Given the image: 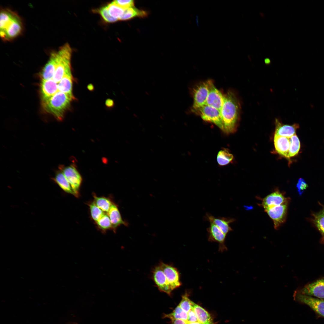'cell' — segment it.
<instances>
[{
    "label": "cell",
    "instance_id": "obj_41",
    "mask_svg": "<svg viewBox=\"0 0 324 324\" xmlns=\"http://www.w3.org/2000/svg\"><path fill=\"white\" fill-rule=\"evenodd\" d=\"M320 213L324 215V208L322 210Z\"/></svg>",
    "mask_w": 324,
    "mask_h": 324
},
{
    "label": "cell",
    "instance_id": "obj_8",
    "mask_svg": "<svg viewBox=\"0 0 324 324\" xmlns=\"http://www.w3.org/2000/svg\"><path fill=\"white\" fill-rule=\"evenodd\" d=\"M62 172L70 184L76 195V197H79L80 188L82 182L81 175L73 166L65 167L63 169Z\"/></svg>",
    "mask_w": 324,
    "mask_h": 324
},
{
    "label": "cell",
    "instance_id": "obj_37",
    "mask_svg": "<svg viewBox=\"0 0 324 324\" xmlns=\"http://www.w3.org/2000/svg\"><path fill=\"white\" fill-rule=\"evenodd\" d=\"M188 314L187 322H199L196 314L192 308L188 313Z\"/></svg>",
    "mask_w": 324,
    "mask_h": 324
},
{
    "label": "cell",
    "instance_id": "obj_12",
    "mask_svg": "<svg viewBox=\"0 0 324 324\" xmlns=\"http://www.w3.org/2000/svg\"><path fill=\"white\" fill-rule=\"evenodd\" d=\"M210 223L209 226L207 229L208 241L218 242L219 244V251L223 252L227 250V249L225 244L226 235L215 225Z\"/></svg>",
    "mask_w": 324,
    "mask_h": 324
},
{
    "label": "cell",
    "instance_id": "obj_34",
    "mask_svg": "<svg viewBox=\"0 0 324 324\" xmlns=\"http://www.w3.org/2000/svg\"><path fill=\"white\" fill-rule=\"evenodd\" d=\"M314 222L319 230L324 235V215L320 213L314 215Z\"/></svg>",
    "mask_w": 324,
    "mask_h": 324
},
{
    "label": "cell",
    "instance_id": "obj_22",
    "mask_svg": "<svg viewBox=\"0 0 324 324\" xmlns=\"http://www.w3.org/2000/svg\"><path fill=\"white\" fill-rule=\"evenodd\" d=\"M73 77L71 74L65 75L58 83V92H61L72 96Z\"/></svg>",
    "mask_w": 324,
    "mask_h": 324
},
{
    "label": "cell",
    "instance_id": "obj_2",
    "mask_svg": "<svg viewBox=\"0 0 324 324\" xmlns=\"http://www.w3.org/2000/svg\"><path fill=\"white\" fill-rule=\"evenodd\" d=\"M23 29L21 18L16 12L8 8L1 9L0 34L3 41H10L21 34Z\"/></svg>",
    "mask_w": 324,
    "mask_h": 324
},
{
    "label": "cell",
    "instance_id": "obj_10",
    "mask_svg": "<svg viewBox=\"0 0 324 324\" xmlns=\"http://www.w3.org/2000/svg\"><path fill=\"white\" fill-rule=\"evenodd\" d=\"M297 292L319 298L324 299V278L296 290Z\"/></svg>",
    "mask_w": 324,
    "mask_h": 324
},
{
    "label": "cell",
    "instance_id": "obj_36",
    "mask_svg": "<svg viewBox=\"0 0 324 324\" xmlns=\"http://www.w3.org/2000/svg\"><path fill=\"white\" fill-rule=\"evenodd\" d=\"M296 187L299 194L301 195L308 188V185L304 179L300 178L298 180Z\"/></svg>",
    "mask_w": 324,
    "mask_h": 324
},
{
    "label": "cell",
    "instance_id": "obj_26",
    "mask_svg": "<svg viewBox=\"0 0 324 324\" xmlns=\"http://www.w3.org/2000/svg\"><path fill=\"white\" fill-rule=\"evenodd\" d=\"M290 146L287 157L288 158L297 154L300 148V142L296 134L290 138Z\"/></svg>",
    "mask_w": 324,
    "mask_h": 324
},
{
    "label": "cell",
    "instance_id": "obj_39",
    "mask_svg": "<svg viewBox=\"0 0 324 324\" xmlns=\"http://www.w3.org/2000/svg\"><path fill=\"white\" fill-rule=\"evenodd\" d=\"M106 104L108 106H111L113 105V102L112 100L108 99L106 101Z\"/></svg>",
    "mask_w": 324,
    "mask_h": 324
},
{
    "label": "cell",
    "instance_id": "obj_23",
    "mask_svg": "<svg viewBox=\"0 0 324 324\" xmlns=\"http://www.w3.org/2000/svg\"><path fill=\"white\" fill-rule=\"evenodd\" d=\"M54 180L60 188L65 192L72 194L76 197L71 187L62 171L57 172L54 178Z\"/></svg>",
    "mask_w": 324,
    "mask_h": 324
},
{
    "label": "cell",
    "instance_id": "obj_33",
    "mask_svg": "<svg viewBox=\"0 0 324 324\" xmlns=\"http://www.w3.org/2000/svg\"><path fill=\"white\" fill-rule=\"evenodd\" d=\"M98 12L103 19L108 22H113L117 21L118 20L111 16L109 14L107 7L106 6L100 8L98 10Z\"/></svg>",
    "mask_w": 324,
    "mask_h": 324
},
{
    "label": "cell",
    "instance_id": "obj_25",
    "mask_svg": "<svg viewBox=\"0 0 324 324\" xmlns=\"http://www.w3.org/2000/svg\"><path fill=\"white\" fill-rule=\"evenodd\" d=\"M147 14L146 12L133 7L125 10L123 14L119 20H126L136 16L145 17Z\"/></svg>",
    "mask_w": 324,
    "mask_h": 324
},
{
    "label": "cell",
    "instance_id": "obj_16",
    "mask_svg": "<svg viewBox=\"0 0 324 324\" xmlns=\"http://www.w3.org/2000/svg\"><path fill=\"white\" fill-rule=\"evenodd\" d=\"M50 55L48 62L41 72V80H47L51 79L56 69L58 60L57 50L52 51L50 52Z\"/></svg>",
    "mask_w": 324,
    "mask_h": 324
},
{
    "label": "cell",
    "instance_id": "obj_11",
    "mask_svg": "<svg viewBox=\"0 0 324 324\" xmlns=\"http://www.w3.org/2000/svg\"><path fill=\"white\" fill-rule=\"evenodd\" d=\"M224 98L223 95L215 86L213 81L209 80V88L205 104L214 107L220 111Z\"/></svg>",
    "mask_w": 324,
    "mask_h": 324
},
{
    "label": "cell",
    "instance_id": "obj_1",
    "mask_svg": "<svg viewBox=\"0 0 324 324\" xmlns=\"http://www.w3.org/2000/svg\"><path fill=\"white\" fill-rule=\"evenodd\" d=\"M224 95L220 111L224 131L227 134L235 132L239 118L240 105L235 93L230 90Z\"/></svg>",
    "mask_w": 324,
    "mask_h": 324
},
{
    "label": "cell",
    "instance_id": "obj_5",
    "mask_svg": "<svg viewBox=\"0 0 324 324\" xmlns=\"http://www.w3.org/2000/svg\"><path fill=\"white\" fill-rule=\"evenodd\" d=\"M209 88V80L199 82L193 88L192 94L193 103L191 110L205 104Z\"/></svg>",
    "mask_w": 324,
    "mask_h": 324
},
{
    "label": "cell",
    "instance_id": "obj_13",
    "mask_svg": "<svg viewBox=\"0 0 324 324\" xmlns=\"http://www.w3.org/2000/svg\"><path fill=\"white\" fill-rule=\"evenodd\" d=\"M152 278L159 290L171 295L172 290L167 282L166 276L160 266H155L152 270Z\"/></svg>",
    "mask_w": 324,
    "mask_h": 324
},
{
    "label": "cell",
    "instance_id": "obj_18",
    "mask_svg": "<svg viewBox=\"0 0 324 324\" xmlns=\"http://www.w3.org/2000/svg\"><path fill=\"white\" fill-rule=\"evenodd\" d=\"M275 125L274 135L289 138L296 134V130L299 127V125L297 123L291 125L283 124L277 119L275 120Z\"/></svg>",
    "mask_w": 324,
    "mask_h": 324
},
{
    "label": "cell",
    "instance_id": "obj_21",
    "mask_svg": "<svg viewBox=\"0 0 324 324\" xmlns=\"http://www.w3.org/2000/svg\"><path fill=\"white\" fill-rule=\"evenodd\" d=\"M192 308L195 312L198 322L201 324H214L210 315L204 309L191 301Z\"/></svg>",
    "mask_w": 324,
    "mask_h": 324
},
{
    "label": "cell",
    "instance_id": "obj_14",
    "mask_svg": "<svg viewBox=\"0 0 324 324\" xmlns=\"http://www.w3.org/2000/svg\"><path fill=\"white\" fill-rule=\"evenodd\" d=\"M205 220L209 221L217 226L226 235L232 229L230 224L235 220L234 218L224 217H216L209 213H206L204 217Z\"/></svg>",
    "mask_w": 324,
    "mask_h": 324
},
{
    "label": "cell",
    "instance_id": "obj_35",
    "mask_svg": "<svg viewBox=\"0 0 324 324\" xmlns=\"http://www.w3.org/2000/svg\"><path fill=\"white\" fill-rule=\"evenodd\" d=\"M113 2L124 10L134 6V1L133 0H116Z\"/></svg>",
    "mask_w": 324,
    "mask_h": 324
},
{
    "label": "cell",
    "instance_id": "obj_24",
    "mask_svg": "<svg viewBox=\"0 0 324 324\" xmlns=\"http://www.w3.org/2000/svg\"><path fill=\"white\" fill-rule=\"evenodd\" d=\"M93 195L94 198V201L96 205L103 212L107 213L113 202L108 198L104 196H98L94 194Z\"/></svg>",
    "mask_w": 324,
    "mask_h": 324
},
{
    "label": "cell",
    "instance_id": "obj_15",
    "mask_svg": "<svg viewBox=\"0 0 324 324\" xmlns=\"http://www.w3.org/2000/svg\"><path fill=\"white\" fill-rule=\"evenodd\" d=\"M290 200L289 198L285 196L283 193L277 190L263 199L262 205L265 210L281 205Z\"/></svg>",
    "mask_w": 324,
    "mask_h": 324
},
{
    "label": "cell",
    "instance_id": "obj_4",
    "mask_svg": "<svg viewBox=\"0 0 324 324\" xmlns=\"http://www.w3.org/2000/svg\"><path fill=\"white\" fill-rule=\"evenodd\" d=\"M191 111L200 116L204 120L214 124L224 131L220 112L218 110L205 104Z\"/></svg>",
    "mask_w": 324,
    "mask_h": 324
},
{
    "label": "cell",
    "instance_id": "obj_9",
    "mask_svg": "<svg viewBox=\"0 0 324 324\" xmlns=\"http://www.w3.org/2000/svg\"><path fill=\"white\" fill-rule=\"evenodd\" d=\"M166 278L169 286L172 291L180 287L182 283L180 280V274L175 267L162 262L159 263Z\"/></svg>",
    "mask_w": 324,
    "mask_h": 324
},
{
    "label": "cell",
    "instance_id": "obj_28",
    "mask_svg": "<svg viewBox=\"0 0 324 324\" xmlns=\"http://www.w3.org/2000/svg\"><path fill=\"white\" fill-rule=\"evenodd\" d=\"M95 223L98 229L103 232H105L108 230H113L110 218L108 214L105 213Z\"/></svg>",
    "mask_w": 324,
    "mask_h": 324
},
{
    "label": "cell",
    "instance_id": "obj_27",
    "mask_svg": "<svg viewBox=\"0 0 324 324\" xmlns=\"http://www.w3.org/2000/svg\"><path fill=\"white\" fill-rule=\"evenodd\" d=\"M163 317L168 318L170 320L181 319L187 322L188 314L178 305L171 313L164 314Z\"/></svg>",
    "mask_w": 324,
    "mask_h": 324
},
{
    "label": "cell",
    "instance_id": "obj_7",
    "mask_svg": "<svg viewBox=\"0 0 324 324\" xmlns=\"http://www.w3.org/2000/svg\"><path fill=\"white\" fill-rule=\"evenodd\" d=\"M289 202L264 210L273 220L275 229H278L286 221Z\"/></svg>",
    "mask_w": 324,
    "mask_h": 324
},
{
    "label": "cell",
    "instance_id": "obj_20",
    "mask_svg": "<svg viewBox=\"0 0 324 324\" xmlns=\"http://www.w3.org/2000/svg\"><path fill=\"white\" fill-rule=\"evenodd\" d=\"M274 141L276 152L287 158L290 146V138L274 135Z\"/></svg>",
    "mask_w": 324,
    "mask_h": 324
},
{
    "label": "cell",
    "instance_id": "obj_40",
    "mask_svg": "<svg viewBox=\"0 0 324 324\" xmlns=\"http://www.w3.org/2000/svg\"><path fill=\"white\" fill-rule=\"evenodd\" d=\"M188 324H201L199 322H188Z\"/></svg>",
    "mask_w": 324,
    "mask_h": 324
},
{
    "label": "cell",
    "instance_id": "obj_17",
    "mask_svg": "<svg viewBox=\"0 0 324 324\" xmlns=\"http://www.w3.org/2000/svg\"><path fill=\"white\" fill-rule=\"evenodd\" d=\"M58 84L52 79L41 80L40 86L41 101L49 98L58 92Z\"/></svg>",
    "mask_w": 324,
    "mask_h": 324
},
{
    "label": "cell",
    "instance_id": "obj_3",
    "mask_svg": "<svg viewBox=\"0 0 324 324\" xmlns=\"http://www.w3.org/2000/svg\"><path fill=\"white\" fill-rule=\"evenodd\" d=\"M74 98V96L58 92L49 98L42 100L41 105L45 112L60 121L62 120L71 101Z\"/></svg>",
    "mask_w": 324,
    "mask_h": 324
},
{
    "label": "cell",
    "instance_id": "obj_38",
    "mask_svg": "<svg viewBox=\"0 0 324 324\" xmlns=\"http://www.w3.org/2000/svg\"><path fill=\"white\" fill-rule=\"evenodd\" d=\"M171 324H188V322L184 320L181 319L171 320Z\"/></svg>",
    "mask_w": 324,
    "mask_h": 324
},
{
    "label": "cell",
    "instance_id": "obj_19",
    "mask_svg": "<svg viewBox=\"0 0 324 324\" xmlns=\"http://www.w3.org/2000/svg\"><path fill=\"white\" fill-rule=\"evenodd\" d=\"M107 214L110 219L114 232H115L117 227L122 225L126 226H128V223L123 220L117 205L114 202H113Z\"/></svg>",
    "mask_w": 324,
    "mask_h": 324
},
{
    "label": "cell",
    "instance_id": "obj_32",
    "mask_svg": "<svg viewBox=\"0 0 324 324\" xmlns=\"http://www.w3.org/2000/svg\"><path fill=\"white\" fill-rule=\"evenodd\" d=\"M187 292L183 295L181 300L178 305L187 313L192 309L191 301L189 298Z\"/></svg>",
    "mask_w": 324,
    "mask_h": 324
},
{
    "label": "cell",
    "instance_id": "obj_30",
    "mask_svg": "<svg viewBox=\"0 0 324 324\" xmlns=\"http://www.w3.org/2000/svg\"><path fill=\"white\" fill-rule=\"evenodd\" d=\"M106 6L110 15L118 20L124 13V10L116 4L113 2L108 4Z\"/></svg>",
    "mask_w": 324,
    "mask_h": 324
},
{
    "label": "cell",
    "instance_id": "obj_31",
    "mask_svg": "<svg viewBox=\"0 0 324 324\" xmlns=\"http://www.w3.org/2000/svg\"><path fill=\"white\" fill-rule=\"evenodd\" d=\"M88 205L91 218L96 222L105 213L98 207L94 201L88 203Z\"/></svg>",
    "mask_w": 324,
    "mask_h": 324
},
{
    "label": "cell",
    "instance_id": "obj_29",
    "mask_svg": "<svg viewBox=\"0 0 324 324\" xmlns=\"http://www.w3.org/2000/svg\"><path fill=\"white\" fill-rule=\"evenodd\" d=\"M233 155L226 149L220 150L217 156V161L221 166L226 165L232 161L233 159Z\"/></svg>",
    "mask_w": 324,
    "mask_h": 324
},
{
    "label": "cell",
    "instance_id": "obj_6",
    "mask_svg": "<svg viewBox=\"0 0 324 324\" xmlns=\"http://www.w3.org/2000/svg\"><path fill=\"white\" fill-rule=\"evenodd\" d=\"M294 300L305 304L315 312L324 317V300L300 293L296 290L293 294Z\"/></svg>",
    "mask_w": 324,
    "mask_h": 324
}]
</instances>
